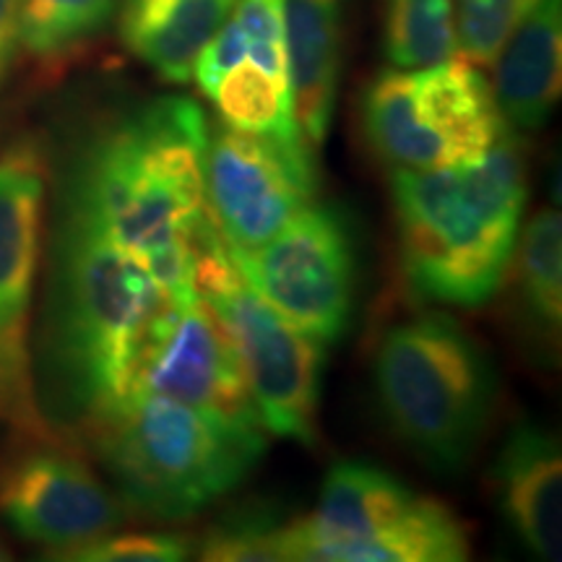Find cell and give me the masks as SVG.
<instances>
[{
	"mask_svg": "<svg viewBox=\"0 0 562 562\" xmlns=\"http://www.w3.org/2000/svg\"><path fill=\"white\" fill-rule=\"evenodd\" d=\"M209 125L191 97H159L97 133L74 161L63 214L133 252L165 294L193 286Z\"/></svg>",
	"mask_w": 562,
	"mask_h": 562,
	"instance_id": "cell-1",
	"label": "cell"
},
{
	"mask_svg": "<svg viewBox=\"0 0 562 562\" xmlns=\"http://www.w3.org/2000/svg\"><path fill=\"white\" fill-rule=\"evenodd\" d=\"M30 442L0 463V518L21 539L68 552L121 529L128 510L87 461L53 438Z\"/></svg>",
	"mask_w": 562,
	"mask_h": 562,
	"instance_id": "cell-12",
	"label": "cell"
},
{
	"mask_svg": "<svg viewBox=\"0 0 562 562\" xmlns=\"http://www.w3.org/2000/svg\"><path fill=\"white\" fill-rule=\"evenodd\" d=\"M131 391L159 393L216 417L261 425L235 347L195 290L161 292L133 360Z\"/></svg>",
	"mask_w": 562,
	"mask_h": 562,
	"instance_id": "cell-11",
	"label": "cell"
},
{
	"mask_svg": "<svg viewBox=\"0 0 562 562\" xmlns=\"http://www.w3.org/2000/svg\"><path fill=\"white\" fill-rule=\"evenodd\" d=\"M193 286L235 347L263 430L315 446L321 344L281 318L245 281L206 211L193 229Z\"/></svg>",
	"mask_w": 562,
	"mask_h": 562,
	"instance_id": "cell-6",
	"label": "cell"
},
{
	"mask_svg": "<svg viewBox=\"0 0 562 562\" xmlns=\"http://www.w3.org/2000/svg\"><path fill=\"white\" fill-rule=\"evenodd\" d=\"M232 16L248 37V60L281 83H290L286 60V0H240ZM292 89V87H290Z\"/></svg>",
	"mask_w": 562,
	"mask_h": 562,
	"instance_id": "cell-25",
	"label": "cell"
},
{
	"mask_svg": "<svg viewBox=\"0 0 562 562\" xmlns=\"http://www.w3.org/2000/svg\"><path fill=\"white\" fill-rule=\"evenodd\" d=\"M19 47V0H0V81L9 74Z\"/></svg>",
	"mask_w": 562,
	"mask_h": 562,
	"instance_id": "cell-28",
	"label": "cell"
},
{
	"mask_svg": "<svg viewBox=\"0 0 562 562\" xmlns=\"http://www.w3.org/2000/svg\"><path fill=\"white\" fill-rule=\"evenodd\" d=\"M315 193V149L302 133L266 136L224 123L209 131L203 206L229 248H261Z\"/></svg>",
	"mask_w": 562,
	"mask_h": 562,
	"instance_id": "cell-10",
	"label": "cell"
},
{
	"mask_svg": "<svg viewBox=\"0 0 562 562\" xmlns=\"http://www.w3.org/2000/svg\"><path fill=\"white\" fill-rule=\"evenodd\" d=\"M467 558V526L448 505L419 497L402 521L349 547L339 562H461Z\"/></svg>",
	"mask_w": 562,
	"mask_h": 562,
	"instance_id": "cell-19",
	"label": "cell"
},
{
	"mask_svg": "<svg viewBox=\"0 0 562 562\" xmlns=\"http://www.w3.org/2000/svg\"><path fill=\"white\" fill-rule=\"evenodd\" d=\"M362 123L372 151L393 170L476 161L510 131L482 70L456 55L383 70L364 91Z\"/></svg>",
	"mask_w": 562,
	"mask_h": 562,
	"instance_id": "cell-7",
	"label": "cell"
},
{
	"mask_svg": "<svg viewBox=\"0 0 562 562\" xmlns=\"http://www.w3.org/2000/svg\"><path fill=\"white\" fill-rule=\"evenodd\" d=\"M117 0H19V40L34 58L55 60L94 40Z\"/></svg>",
	"mask_w": 562,
	"mask_h": 562,
	"instance_id": "cell-20",
	"label": "cell"
},
{
	"mask_svg": "<svg viewBox=\"0 0 562 562\" xmlns=\"http://www.w3.org/2000/svg\"><path fill=\"white\" fill-rule=\"evenodd\" d=\"M385 55L396 68L456 55L453 0H385Z\"/></svg>",
	"mask_w": 562,
	"mask_h": 562,
	"instance_id": "cell-22",
	"label": "cell"
},
{
	"mask_svg": "<svg viewBox=\"0 0 562 562\" xmlns=\"http://www.w3.org/2000/svg\"><path fill=\"white\" fill-rule=\"evenodd\" d=\"M229 252L281 318L318 344L341 339L355 307L357 258L339 211L313 201L261 248Z\"/></svg>",
	"mask_w": 562,
	"mask_h": 562,
	"instance_id": "cell-9",
	"label": "cell"
},
{
	"mask_svg": "<svg viewBox=\"0 0 562 562\" xmlns=\"http://www.w3.org/2000/svg\"><path fill=\"white\" fill-rule=\"evenodd\" d=\"M161 290L121 245L60 214L34 393L47 425L87 430L128 393L133 360Z\"/></svg>",
	"mask_w": 562,
	"mask_h": 562,
	"instance_id": "cell-2",
	"label": "cell"
},
{
	"mask_svg": "<svg viewBox=\"0 0 562 562\" xmlns=\"http://www.w3.org/2000/svg\"><path fill=\"white\" fill-rule=\"evenodd\" d=\"M211 100L216 102L222 123L229 128L266 133V136L300 133L294 123L290 83L277 81L248 58L224 76Z\"/></svg>",
	"mask_w": 562,
	"mask_h": 562,
	"instance_id": "cell-21",
	"label": "cell"
},
{
	"mask_svg": "<svg viewBox=\"0 0 562 562\" xmlns=\"http://www.w3.org/2000/svg\"><path fill=\"white\" fill-rule=\"evenodd\" d=\"M516 315L526 336L550 351L560 341L562 321V222L542 209L518 232L513 250Z\"/></svg>",
	"mask_w": 562,
	"mask_h": 562,
	"instance_id": "cell-18",
	"label": "cell"
},
{
	"mask_svg": "<svg viewBox=\"0 0 562 562\" xmlns=\"http://www.w3.org/2000/svg\"><path fill=\"white\" fill-rule=\"evenodd\" d=\"M497 108L505 123L537 131L550 121L562 81V5L539 0L492 60Z\"/></svg>",
	"mask_w": 562,
	"mask_h": 562,
	"instance_id": "cell-15",
	"label": "cell"
},
{
	"mask_svg": "<svg viewBox=\"0 0 562 562\" xmlns=\"http://www.w3.org/2000/svg\"><path fill=\"white\" fill-rule=\"evenodd\" d=\"M539 0H453L456 53L474 66H492L505 40Z\"/></svg>",
	"mask_w": 562,
	"mask_h": 562,
	"instance_id": "cell-24",
	"label": "cell"
},
{
	"mask_svg": "<svg viewBox=\"0 0 562 562\" xmlns=\"http://www.w3.org/2000/svg\"><path fill=\"white\" fill-rule=\"evenodd\" d=\"M47 172L37 136H21L0 151V419L26 438H53L34 393L30 349Z\"/></svg>",
	"mask_w": 562,
	"mask_h": 562,
	"instance_id": "cell-8",
	"label": "cell"
},
{
	"mask_svg": "<svg viewBox=\"0 0 562 562\" xmlns=\"http://www.w3.org/2000/svg\"><path fill=\"white\" fill-rule=\"evenodd\" d=\"M344 0H286L294 123L313 149L326 140L341 70Z\"/></svg>",
	"mask_w": 562,
	"mask_h": 562,
	"instance_id": "cell-16",
	"label": "cell"
},
{
	"mask_svg": "<svg viewBox=\"0 0 562 562\" xmlns=\"http://www.w3.org/2000/svg\"><path fill=\"white\" fill-rule=\"evenodd\" d=\"M237 0H117L123 45L167 83H188Z\"/></svg>",
	"mask_w": 562,
	"mask_h": 562,
	"instance_id": "cell-17",
	"label": "cell"
},
{
	"mask_svg": "<svg viewBox=\"0 0 562 562\" xmlns=\"http://www.w3.org/2000/svg\"><path fill=\"white\" fill-rule=\"evenodd\" d=\"M417 501L404 482L372 463H334L311 516L286 521V560L339 562L349 547L402 521Z\"/></svg>",
	"mask_w": 562,
	"mask_h": 562,
	"instance_id": "cell-13",
	"label": "cell"
},
{
	"mask_svg": "<svg viewBox=\"0 0 562 562\" xmlns=\"http://www.w3.org/2000/svg\"><path fill=\"white\" fill-rule=\"evenodd\" d=\"M375 391L391 430L435 472H461L495 404V368L467 328L427 313L385 331Z\"/></svg>",
	"mask_w": 562,
	"mask_h": 562,
	"instance_id": "cell-5",
	"label": "cell"
},
{
	"mask_svg": "<svg viewBox=\"0 0 562 562\" xmlns=\"http://www.w3.org/2000/svg\"><path fill=\"white\" fill-rule=\"evenodd\" d=\"M286 521L277 510L243 508L227 513L203 533L199 558L214 562H271L286 560L284 554Z\"/></svg>",
	"mask_w": 562,
	"mask_h": 562,
	"instance_id": "cell-23",
	"label": "cell"
},
{
	"mask_svg": "<svg viewBox=\"0 0 562 562\" xmlns=\"http://www.w3.org/2000/svg\"><path fill=\"white\" fill-rule=\"evenodd\" d=\"M398 252L406 284L422 300L482 307L510 271L529 178L510 131L467 165L393 170Z\"/></svg>",
	"mask_w": 562,
	"mask_h": 562,
	"instance_id": "cell-3",
	"label": "cell"
},
{
	"mask_svg": "<svg viewBox=\"0 0 562 562\" xmlns=\"http://www.w3.org/2000/svg\"><path fill=\"white\" fill-rule=\"evenodd\" d=\"M188 552H191L188 537L175 531H110L100 539L63 552L60 558L87 562H175L186 560Z\"/></svg>",
	"mask_w": 562,
	"mask_h": 562,
	"instance_id": "cell-26",
	"label": "cell"
},
{
	"mask_svg": "<svg viewBox=\"0 0 562 562\" xmlns=\"http://www.w3.org/2000/svg\"><path fill=\"white\" fill-rule=\"evenodd\" d=\"M125 510L186 521L252 474L266 430L195 409L159 393L131 391L87 427Z\"/></svg>",
	"mask_w": 562,
	"mask_h": 562,
	"instance_id": "cell-4",
	"label": "cell"
},
{
	"mask_svg": "<svg viewBox=\"0 0 562 562\" xmlns=\"http://www.w3.org/2000/svg\"><path fill=\"white\" fill-rule=\"evenodd\" d=\"M0 560H5V552H3V547H0Z\"/></svg>",
	"mask_w": 562,
	"mask_h": 562,
	"instance_id": "cell-29",
	"label": "cell"
},
{
	"mask_svg": "<svg viewBox=\"0 0 562 562\" xmlns=\"http://www.w3.org/2000/svg\"><path fill=\"white\" fill-rule=\"evenodd\" d=\"M497 503L516 537L533 554L560 560V442L550 430L518 425L492 467Z\"/></svg>",
	"mask_w": 562,
	"mask_h": 562,
	"instance_id": "cell-14",
	"label": "cell"
},
{
	"mask_svg": "<svg viewBox=\"0 0 562 562\" xmlns=\"http://www.w3.org/2000/svg\"><path fill=\"white\" fill-rule=\"evenodd\" d=\"M245 58H248V37H245L237 19L229 13L227 21L220 26V32L209 40V45L203 47L199 60H195L193 79L203 94L211 97L224 76Z\"/></svg>",
	"mask_w": 562,
	"mask_h": 562,
	"instance_id": "cell-27",
	"label": "cell"
}]
</instances>
